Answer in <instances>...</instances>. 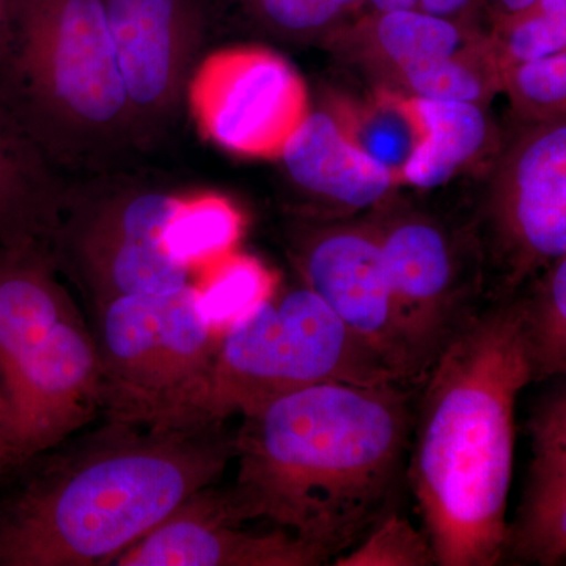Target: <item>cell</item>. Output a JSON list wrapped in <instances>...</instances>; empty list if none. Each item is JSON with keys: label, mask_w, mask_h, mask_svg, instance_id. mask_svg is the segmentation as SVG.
I'll use <instances>...</instances> for the list:
<instances>
[{"label": "cell", "mask_w": 566, "mask_h": 566, "mask_svg": "<svg viewBox=\"0 0 566 566\" xmlns=\"http://www.w3.org/2000/svg\"><path fill=\"white\" fill-rule=\"evenodd\" d=\"M409 465L441 566H494L509 546L515 409L534 381L521 297L461 324L428 371Z\"/></svg>", "instance_id": "obj_2"}, {"label": "cell", "mask_w": 566, "mask_h": 566, "mask_svg": "<svg viewBox=\"0 0 566 566\" xmlns=\"http://www.w3.org/2000/svg\"><path fill=\"white\" fill-rule=\"evenodd\" d=\"M501 71L566 52V0H538L490 28Z\"/></svg>", "instance_id": "obj_24"}, {"label": "cell", "mask_w": 566, "mask_h": 566, "mask_svg": "<svg viewBox=\"0 0 566 566\" xmlns=\"http://www.w3.org/2000/svg\"><path fill=\"white\" fill-rule=\"evenodd\" d=\"M374 87L416 98L439 66L493 44L490 31L420 11H363L323 41Z\"/></svg>", "instance_id": "obj_15"}, {"label": "cell", "mask_w": 566, "mask_h": 566, "mask_svg": "<svg viewBox=\"0 0 566 566\" xmlns=\"http://www.w3.org/2000/svg\"><path fill=\"white\" fill-rule=\"evenodd\" d=\"M244 524L229 488L211 485L182 502L112 565L315 566L329 560L292 532H253Z\"/></svg>", "instance_id": "obj_14"}, {"label": "cell", "mask_w": 566, "mask_h": 566, "mask_svg": "<svg viewBox=\"0 0 566 566\" xmlns=\"http://www.w3.org/2000/svg\"><path fill=\"white\" fill-rule=\"evenodd\" d=\"M290 181L304 197L331 216L375 210L398 188L346 133L329 102L312 107L281 156Z\"/></svg>", "instance_id": "obj_16"}, {"label": "cell", "mask_w": 566, "mask_h": 566, "mask_svg": "<svg viewBox=\"0 0 566 566\" xmlns=\"http://www.w3.org/2000/svg\"><path fill=\"white\" fill-rule=\"evenodd\" d=\"M534 381L566 376V255L536 275L527 296L521 297Z\"/></svg>", "instance_id": "obj_22"}, {"label": "cell", "mask_w": 566, "mask_h": 566, "mask_svg": "<svg viewBox=\"0 0 566 566\" xmlns=\"http://www.w3.org/2000/svg\"><path fill=\"white\" fill-rule=\"evenodd\" d=\"M11 465H14L13 460H11L9 449H7L6 442H3L2 436H0V474L6 472Z\"/></svg>", "instance_id": "obj_30"}, {"label": "cell", "mask_w": 566, "mask_h": 566, "mask_svg": "<svg viewBox=\"0 0 566 566\" xmlns=\"http://www.w3.org/2000/svg\"><path fill=\"white\" fill-rule=\"evenodd\" d=\"M334 565L433 566L438 562L427 534H420L408 517L387 513L356 549L338 557Z\"/></svg>", "instance_id": "obj_26"}, {"label": "cell", "mask_w": 566, "mask_h": 566, "mask_svg": "<svg viewBox=\"0 0 566 566\" xmlns=\"http://www.w3.org/2000/svg\"><path fill=\"white\" fill-rule=\"evenodd\" d=\"M102 411V365L48 244L0 252V436L14 464Z\"/></svg>", "instance_id": "obj_5"}, {"label": "cell", "mask_w": 566, "mask_h": 566, "mask_svg": "<svg viewBox=\"0 0 566 566\" xmlns=\"http://www.w3.org/2000/svg\"><path fill=\"white\" fill-rule=\"evenodd\" d=\"M535 2H538V0H485L490 28L495 21L513 17V14L534 6Z\"/></svg>", "instance_id": "obj_29"}, {"label": "cell", "mask_w": 566, "mask_h": 566, "mask_svg": "<svg viewBox=\"0 0 566 566\" xmlns=\"http://www.w3.org/2000/svg\"><path fill=\"white\" fill-rule=\"evenodd\" d=\"M292 256L304 285L314 290L403 385L420 379L370 216L363 221L342 218L303 223L293 237Z\"/></svg>", "instance_id": "obj_11"}, {"label": "cell", "mask_w": 566, "mask_h": 566, "mask_svg": "<svg viewBox=\"0 0 566 566\" xmlns=\"http://www.w3.org/2000/svg\"><path fill=\"white\" fill-rule=\"evenodd\" d=\"M219 424L112 423L0 502V566L112 565L234 457Z\"/></svg>", "instance_id": "obj_3"}, {"label": "cell", "mask_w": 566, "mask_h": 566, "mask_svg": "<svg viewBox=\"0 0 566 566\" xmlns=\"http://www.w3.org/2000/svg\"><path fill=\"white\" fill-rule=\"evenodd\" d=\"M324 382L403 385L307 285L264 297L219 338L207 419L251 416Z\"/></svg>", "instance_id": "obj_7"}, {"label": "cell", "mask_w": 566, "mask_h": 566, "mask_svg": "<svg viewBox=\"0 0 566 566\" xmlns=\"http://www.w3.org/2000/svg\"><path fill=\"white\" fill-rule=\"evenodd\" d=\"M186 102L212 144L251 159H281L312 109L300 73L263 46L212 52L193 69Z\"/></svg>", "instance_id": "obj_10"}, {"label": "cell", "mask_w": 566, "mask_h": 566, "mask_svg": "<svg viewBox=\"0 0 566 566\" xmlns=\"http://www.w3.org/2000/svg\"><path fill=\"white\" fill-rule=\"evenodd\" d=\"M70 185L0 91V252L51 248Z\"/></svg>", "instance_id": "obj_17"}, {"label": "cell", "mask_w": 566, "mask_h": 566, "mask_svg": "<svg viewBox=\"0 0 566 566\" xmlns=\"http://www.w3.org/2000/svg\"><path fill=\"white\" fill-rule=\"evenodd\" d=\"M102 411L148 430L208 427L219 338L202 290L122 296L96 305Z\"/></svg>", "instance_id": "obj_6"}, {"label": "cell", "mask_w": 566, "mask_h": 566, "mask_svg": "<svg viewBox=\"0 0 566 566\" xmlns=\"http://www.w3.org/2000/svg\"><path fill=\"white\" fill-rule=\"evenodd\" d=\"M506 551L536 565L566 562V465H531L520 516L509 528Z\"/></svg>", "instance_id": "obj_20"}, {"label": "cell", "mask_w": 566, "mask_h": 566, "mask_svg": "<svg viewBox=\"0 0 566 566\" xmlns=\"http://www.w3.org/2000/svg\"><path fill=\"white\" fill-rule=\"evenodd\" d=\"M7 3H9V0H0V21H2L3 13H6Z\"/></svg>", "instance_id": "obj_31"}, {"label": "cell", "mask_w": 566, "mask_h": 566, "mask_svg": "<svg viewBox=\"0 0 566 566\" xmlns=\"http://www.w3.org/2000/svg\"><path fill=\"white\" fill-rule=\"evenodd\" d=\"M243 420L229 491L245 523L268 521L331 558L381 517L411 428L401 385L324 382Z\"/></svg>", "instance_id": "obj_1"}, {"label": "cell", "mask_w": 566, "mask_h": 566, "mask_svg": "<svg viewBox=\"0 0 566 566\" xmlns=\"http://www.w3.org/2000/svg\"><path fill=\"white\" fill-rule=\"evenodd\" d=\"M256 31L286 41H324L354 17L365 0H234Z\"/></svg>", "instance_id": "obj_23"}, {"label": "cell", "mask_w": 566, "mask_h": 566, "mask_svg": "<svg viewBox=\"0 0 566 566\" xmlns=\"http://www.w3.org/2000/svg\"><path fill=\"white\" fill-rule=\"evenodd\" d=\"M140 148L177 117L188 93L205 13L199 0H104Z\"/></svg>", "instance_id": "obj_13"}, {"label": "cell", "mask_w": 566, "mask_h": 566, "mask_svg": "<svg viewBox=\"0 0 566 566\" xmlns=\"http://www.w3.org/2000/svg\"><path fill=\"white\" fill-rule=\"evenodd\" d=\"M482 218L488 249L509 289L566 255V120L524 123L499 147Z\"/></svg>", "instance_id": "obj_9"}, {"label": "cell", "mask_w": 566, "mask_h": 566, "mask_svg": "<svg viewBox=\"0 0 566 566\" xmlns=\"http://www.w3.org/2000/svg\"><path fill=\"white\" fill-rule=\"evenodd\" d=\"M534 447L532 463L566 465V376L543 395L528 422Z\"/></svg>", "instance_id": "obj_27"}, {"label": "cell", "mask_w": 566, "mask_h": 566, "mask_svg": "<svg viewBox=\"0 0 566 566\" xmlns=\"http://www.w3.org/2000/svg\"><path fill=\"white\" fill-rule=\"evenodd\" d=\"M0 91L65 177L140 148L104 0H9Z\"/></svg>", "instance_id": "obj_4"}, {"label": "cell", "mask_w": 566, "mask_h": 566, "mask_svg": "<svg viewBox=\"0 0 566 566\" xmlns=\"http://www.w3.org/2000/svg\"><path fill=\"white\" fill-rule=\"evenodd\" d=\"M416 99L423 115L424 140L408 167L405 186L439 188L501 147L486 104Z\"/></svg>", "instance_id": "obj_18"}, {"label": "cell", "mask_w": 566, "mask_h": 566, "mask_svg": "<svg viewBox=\"0 0 566 566\" xmlns=\"http://www.w3.org/2000/svg\"><path fill=\"white\" fill-rule=\"evenodd\" d=\"M420 11L490 31L485 0H365L364 11Z\"/></svg>", "instance_id": "obj_28"}, {"label": "cell", "mask_w": 566, "mask_h": 566, "mask_svg": "<svg viewBox=\"0 0 566 566\" xmlns=\"http://www.w3.org/2000/svg\"><path fill=\"white\" fill-rule=\"evenodd\" d=\"M180 196L136 182L70 185L51 252L99 305L122 296L178 292L191 270L164 243Z\"/></svg>", "instance_id": "obj_8"}, {"label": "cell", "mask_w": 566, "mask_h": 566, "mask_svg": "<svg viewBox=\"0 0 566 566\" xmlns=\"http://www.w3.org/2000/svg\"><path fill=\"white\" fill-rule=\"evenodd\" d=\"M243 218L237 205L216 192L182 193L164 233L170 255L182 266L229 251L241 234Z\"/></svg>", "instance_id": "obj_21"}, {"label": "cell", "mask_w": 566, "mask_h": 566, "mask_svg": "<svg viewBox=\"0 0 566 566\" xmlns=\"http://www.w3.org/2000/svg\"><path fill=\"white\" fill-rule=\"evenodd\" d=\"M502 92L523 123L566 120V52L502 71Z\"/></svg>", "instance_id": "obj_25"}, {"label": "cell", "mask_w": 566, "mask_h": 566, "mask_svg": "<svg viewBox=\"0 0 566 566\" xmlns=\"http://www.w3.org/2000/svg\"><path fill=\"white\" fill-rule=\"evenodd\" d=\"M398 318L420 378L460 329L463 282L453 234L441 221L392 199L371 210Z\"/></svg>", "instance_id": "obj_12"}, {"label": "cell", "mask_w": 566, "mask_h": 566, "mask_svg": "<svg viewBox=\"0 0 566 566\" xmlns=\"http://www.w3.org/2000/svg\"><path fill=\"white\" fill-rule=\"evenodd\" d=\"M354 144L405 186V175L424 140V122L412 96L374 87L364 99H327Z\"/></svg>", "instance_id": "obj_19"}]
</instances>
